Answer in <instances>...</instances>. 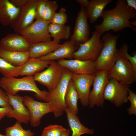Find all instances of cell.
<instances>
[{"label": "cell", "instance_id": "obj_1", "mask_svg": "<svg viewBox=\"0 0 136 136\" xmlns=\"http://www.w3.org/2000/svg\"><path fill=\"white\" fill-rule=\"evenodd\" d=\"M101 17L102 22L95 25L94 28L101 35L110 30L117 32L127 27L131 28L136 32V28L130 24L129 20L136 19V10L128 6L126 0H117L115 7L103 11Z\"/></svg>", "mask_w": 136, "mask_h": 136}, {"label": "cell", "instance_id": "obj_2", "mask_svg": "<svg viewBox=\"0 0 136 136\" xmlns=\"http://www.w3.org/2000/svg\"><path fill=\"white\" fill-rule=\"evenodd\" d=\"M33 76H26L21 78L3 77L0 79V87L7 94L14 95L20 91L34 92L38 99L46 102L48 91L41 90L37 87Z\"/></svg>", "mask_w": 136, "mask_h": 136}, {"label": "cell", "instance_id": "obj_3", "mask_svg": "<svg viewBox=\"0 0 136 136\" xmlns=\"http://www.w3.org/2000/svg\"><path fill=\"white\" fill-rule=\"evenodd\" d=\"M118 35L107 33L102 37L103 45L97 58L95 61L98 71H109L113 66L119 55V50L116 48Z\"/></svg>", "mask_w": 136, "mask_h": 136}, {"label": "cell", "instance_id": "obj_4", "mask_svg": "<svg viewBox=\"0 0 136 136\" xmlns=\"http://www.w3.org/2000/svg\"><path fill=\"white\" fill-rule=\"evenodd\" d=\"M72 74L71 72L63 67L62 76L59 83L54 89L48 91L46 102L51 104L54 109L53 113L55 118L60 117L66 108L65 96Z\"/></svg>", "mask_w": 136, "mask_h": 136}, {"label": "cell", "instance_id": "obj_5", "mask_svg": "<svg viewBox=\"0 0 136 136\" xmlns=\"http://www.w3.org/2000/svg\"><path fill=\"white\" fill-rule=\"evenodd\" d=\"M100 32L95 30L92 33L90 38L81 45L78 49L74 53L73 58L82 60L95 61L103 48V42Z\"/></svg>", "mask_w": 136, "mask_h": 136}, {"label": "cell", "instance_id": "obj_6", "mask_svg": "<svg viewBox=\"0 0 136 136\" xmlns=\"http://www.w3.org/2000/svg\"><path fill=\"white\" fill-rule=\"evenodd\" d=\"M108 78L129 85L135 82L136 75L129 61L120 55L112 67L108 71Z\"/></svg>", "mask_w": 136, "mask_h": 136}, {"label": "cell", "instance_id": "obj_7", "mask_svg": "<svg viewBox=\"0 0 136 136\" xmlns=\"http://www.w3.org/2000/svg\"><path fill=\"white\" fill-rule=\"evenodd\" d=\"M50 21L43 19H37L22 30L19 34L30 43L51 40L48 29Z\"/></svg>", "mask_w": 136, "mask_h": 136}, {"label": "cell", "instance_id": "obj_8", "mask_svg": "<svg viewBox=\"0 0 136 136\" xmlns=\"http://www.w3.org/2000/svg\"><path fill=\"white\" fill-rule=\"evenodd\" d=\"M129 85L111 79L107 83L104 91V100L109 101L119 107L128 101L127 99Z\"/></svg>", "mask_w": 136, "mask_h": 136}, {"label": "cell", "instance_id": "obj_9", "mask_svg": "<svg viewBox=\"0 0 136 136\" xmlns=\"http://www.w3.org/2000/svg\"><path fill=\"white\" fill-rule=\"evenodd\" d=\"M63 67L57 61H52L45 70L33 76L37 81L46 86L51 91L54 89L60 81L62 75Z\"/></svg>", "mask_w": 136, "mask_h": 136}, {"label": "cell", "instance_id": "obj_10", "mask_svg": "<svg viewBox=\"0 0 136 136\" xmlns=\"http://www.w3.org/2000/svg\"><path fill=\"white\" fill-rule=\"evenodd\" d=\"M108 71L105 70L100 71L95 74L92 84L93 88L89 96V105L90 108H93L95 106H103L104 93L109 80Z\"/></svg>", "mask_w": 136, "mask_h": 136}, {"label": "cell", "instance_id": "obj_11", "mask_svg": "<svg viewBox=\"0 0 136 136\" xmlns=\"http://www.w3.org/2000/svg\"><path fill=\"white\" fill-rule=\"evenodd\" d=\"M39 0H29L20 8V12L14 21L11 25L15 33H19L28 27L35 19L36 8Z\"/></svg>", "mask_w": 136, "mask_h": 136}, {"label": "cell", "instance_id": "obj_12", "mask_svg": "<svg viewBox=\"0 0 136 136\" xmlns=\"http://www.w3.org/2000/svg\"><path fill=\"white\" fill-rule=\"evenodd\" d=\"M88 18L86 8L81 7L76 19L73 32L70 37L71 41L81 45L89 40L90 30Z\"/></svg>", "mask_w": 136, "mask_h": 136}, {"label": "cell", "instance_id": "obj_13", "mask_svg": "<svg viewBox=\"0 0 136 136\" xmlns=\"http://www.w3.org/2000/svg\"><path fill=\"white\" fill-rule=\"evenodd\" d=\"M95 74H72L71 79L81 104L85 107L89 105L90 88L93 84Z\"/></svg>", "mask_w": 136, "mask_h": 136}, {"label": "cell", "instance_id": "obj_14", "mask_svg": "<svg viewBox=\"0 0 136 136\" xmlns=\"http://www.w3.org/2000/svg\"><path fill=\"white\" fill-rule=\"evenodd\" d=\"M57 62L73 74H94L98 72L94 61L63 59L58 60Z\"/></svg>", "mask_w": 136, "mask_h": 136}, {"label": "cell", "instance_id": "obj_15", "mask_svg": "<svg viewBox=\"0 0 136 136\" xmlns=\"http://www.w3.org/2000/svg\"><path fill=\"white\" fill-rule=\"evenodd\" d=\"M7 94L9 103L12 108L7 116L15 119L21 123L28 124L30 120V113L23 104V96L17 94L12 95Z\"/></svg>", "mask_w": 136, "mask_h": 136}, {"label": "cell", "instance_id": "obj_16", "mask_svg": "<svg viewBox=\"0 0 136 136\" xmlns=\"http://www.w3.org/2000/svg\"><path fill=\"white\" fill-rule=\"evenodd\" d=\"M31 45L22 36L16 33L9 34L0 41V47L8 51L29 52Z\"/></svg>", "mask_w": 136, "mask_h": 136}, {"label": "cell", "instance_id": "obj_17", "mask_svg": "<svg viewBox=\"0 0 136 136\" xmlns=\"http://www.w3.org/2000/svg\"><path fill=\"white\" fill-rule=\"evenodd\" d=\"M80 45L71 40L68 41L63 43L54 51L39 58L43 60L52 61L65 58L72 59L74 53Z\"/></svg>", "mask_w": 136, "mask_h": 136}, {"label": "cell", "instance_id": "obj_18", "mask_svg": "<svg viewBox=\"0 0 136 136\" xmlns=\"http://www.w3.org/2000/svg\"><path fill=\"white\" fill-rule=\"evenodd\" d=\"M20 8L14 5L10 0H0V24L10 25L18 16Z\"/></svg>", "mask_w": 136, "mask_h": 136}, {"label": "cell", "instance_id": "obj_19", "mask_svg": "<svg viewBox=\"0 0 136 136\" xmlns=\"http://www.w3.org/2000/svg\"><path fill=\"white\" fill-rule=\"evenodd\" d=\"M61 45L53 40L31 44L29 52L30 58H39L46 55L59 48Z\"/></svg>", "mask_w": 136, "mask_h": 136}, {"label": "cell", "instance_id": "obj_20", "mask_svg": "<svg viewBox=\"0 0 136 136\" xmlns=\"http://www.w3.org/2000/svg\"><path fill=\"white\" fill-rule=\"evenodd\" d=\"M66 114L69 126L72 131L71 136H80L87 134H93L94 129H90L84 126L80 122L79 118L67 108L64 111Z\"/></svg>", "mask_w": 136, "mask_h": 136}, {"label": "cell", "instance_id": "obj_21", "mask_svg": "<svg viewBox=\"0 0 136 136\" xmlns=\"http://www.w3.org/2000/svg\"><path fill=\"white\" fill-rule=\"evenodd\" d=\"M51 61L39 58H30L23 65L20 76H33L47 67Z\"/></svg>", "mask_w": 136, "mask_h": 136}, {"label": "cell", "instance_id": "obj_22", "mask_svg": "<svg viewBox=\"0 0 136 136\" xmlns=\"http://www.w3.org/2000/svg\"><path fill=\"white\" fill-rule=\"evenodd\" d=\"M0 57L15 66H21L30 58L29 52L9 51L0 47Z\"/></svg>", "mask_w": 136, "mask_h": 136}, {"label": "cell", "instance_id": "obj_23", "mask_svg": "<svg viewBox=\"0 0 136 136\" xmlns=\"http://www.w3.org/2000/svg\"><path fill=\"white\" fill-rule=\"evenodd\" d=\"M113 2L112 0H91L86 8L88 18L91 23L95 22L101 16L105 6Z\"/></svg>", "mask_w": 136, "mask_h": 136}, {"label": "cell", "instance_id": "obj_24", "mask_svg": "<svg viewBox=\"0 0 136 136\" xmlns=\"http://www.w3.org/2000/svg\"><path fill=\"white\" fill-rule=\"evenodd\" d=\"M48 31L53 40L59 44L62 40H68L71 35V27L65 25L50 23Z\"/></svg>", "mask_w": 136, "mask_h": 136}, {"label": "cell", "instance_id": "obj_25", "mask_svg": "<svg viewBox=\"0 0 136 136\" xmlns=\"http://www.w3.org/2000/svg\"><path fill=\"white\" fill-rule=\"evenodd\" d=\"M79 98L78 93L71 79L68 84L65 96L66 108L76 115L78 113V102Z\"/></svg>", "mask_w": 136, "mask_h": 136}, {"label": "cell", "instance_id": "obj_26", "mask_svg": "<svg viewBox=\"0 0 136 136\" xmlns=\"http://www.w3.org/2000/svg\"><path fill=\"white\" fill-rule=\"evenodd\" d=\"M23 65L15 66L0 57V73L6 77H16L20 76Z\"/></svg>", "mask_w": 136, "mask_h": 136}, {"label": "cell", "instance_id": "obj_27", "mask_svg": "<svg viewBox=\"0 0 136 136\" xmlns=\"http://www.w3.org/2000/svg\"><path fill=\"white\" fill-rule=\"evenodd\" d=\"M23 101L24 105L29 111L40 109H51L54 111V109L50 102L38 101L32 97L27 95L23 96Z\"/></svg>", "mask_w": 136, "mask_h": 136}, {"label": "cell", "instance_id": "obj_28", "mask_svg": "<svg viewBox=\"0 0 136 136\" xmlns=\"http://www.w3.org/2000/svg\"><path fill=\"white\" fill-rule=\"evenodd\" d=\"M6 136H33L34 133L23 128L21 123L16 122L12 126L5 129Z\"/></svg>", "mask_w": 136, "mask_h": 136}, {"label": "cell", "instance_id": "obj_29", "mask_svg": "<svg viewBox=\"0 0 136 136\" xmlns=\"http://www.w3.org/2000/svg\"><path fill=\"white\" fill-rule=\"evenodd\" d=\"M30 115V122L31 125L34 127L39 126L41 122V119L46 114L53 113V110L51 109H40L29 111Z\"/></svg>", "mask_w": 136, "mask_h": 136}, {"label": "cell", "instance_id": "obj_30", "mask_svg": "<svg viewBox=\"0 0 136 136\" xmlns=\"http://www.w3.org/2000/svg\"><path fill=\"white\" fill-rule=\"evenodd\" d=\"M66 129L60 125H49L44 129L41 136H62Z\"/></svg>", "mask_w": 136, "mask_h": 136}, {"label": "cell", "instance_id": "obj_31", "mask_svg": "<svg viewBox=\"0 0 136 136\" xmlns=\"http://www.w3.org/2000/svg\"><path fill=\"white\" fill-rule=\"evenodd\" d=\"M129 46L123 44L121 47L119 51V54L128 60L131 63L133 71L136 75V54L134 53L133 56H131L128 53Z\"/></svg>", "mask_w": 136, "mask_h": 136}, {"label": "cell", "instance_id": "obj_32", "mask_svg": "<svg viewBox=\"0 0 136 136\" xmlns=\"http://www.w3.org/2000/svg\"><path fill=\"white\" fill-rule=\"evenodd\" d=\"M58 7V5L56 1L48 0L43 19L46 21H50Z\"/></svg>", "mask_w": 136, "mask_h": 136}, {"label": "cell", "instance_id": "obj_33", "mask_svg": "<svg viewBox=\"0 0 136 136\" xmlns=\"http://www.w3.org/2000/svg\"><path fill=\"white\" fill-rule=\"evenodd\" d=\"M68 17L66 10L61 7L58 12H56L52 17L51 23L59 24L65 25L67 21Z\"/></svg>", "mask_w": 136, "mask_h": 136}, {"label": "cell", "instance_id": "obj_34", "mask_svg": "<svg viewBox=\"0 0 136 136\" xmlns=\"http://www.w3.org/2000/svg\"><path fill=\"white\" fill-rule=\"evenodd\" d=\"M48 0H39L36 8L35 19L36 20L43 19Z\"/></svg>", "mask_w": 136, "mask_h": 136}, {"label": "cell", "instance_id": "obj_35", "mask_svg": "<svg viewBox=\"0 0 136 136\" xmlns=\"http://www.w3.org/2000/svg\"><path fill=\"white\" fill-rule=\"evenodd\" d=\"M127 99L130 103V107L127 110L129 115H136V94L129 88L128 90Z\"/></svg>", "mask_w": 136, "mask_h": 136}, {"label": "cell", "instance_id": "obj_36", "mask_svg": "<svg viewBox=\"0 0 136 136\" xmlns=\"http://www.w3.org/2000/svg\"><path fill=\"white\" fill-rule=\"evenodd\" d=\"M0 107H12L9 103V97L7 93L1 88H0Z\"/></svg>", "mask_w": 136, "mask_h": 136}, {"label": "cell", "instance_id": "obj_37", "mask_svg": "<svg viewBox=\"0 0 136 136\" xmlns=\"http://www.w3.org/2000/svg\"><path fill=\"white\" fill-rule=\"evenodd\" d=\"M12 110V107H0V120L5 116H7L9 112Z\"/></svg>", "mask_w": 136, "mask_h": 136}, {"label": "cell", "instance_id": "obj_38", "mask_svg": "<svg viewBox=\"0 0 136 136\" xmlns=\"http://www.w3.org/2000/svg\"><path fill=\"white\" fill-rule=\"evenodd\" d=\"M10 1L15 6L20 8L28 3L29 0H10Z\"/></svg>", "mask_w": 136, "mask_h": 136}, {"label": "cell", "instance_id": "obj_39", "mask_svg": "<svg viewBox=\"0 0 136 136\" xmlns=\"http://www.w3.org/2000/svg\"><path fill=\"white\" fill-rule=\"evenodd\" d=\"M126 1L128 6L136 10V0H126Z\"/></svg>", "mask_w": 136, "mask_h": 136}, {"label": "cell", "instance_id": "obj_40", "mask_svg": "<svg viewBox=\"0 0 136 136\" xmlns=\"http://www.w3.org/2000/svg\"><path fill=\"white\" fill-rule=\"evenodd\" d=\"M76 1L80 5L81 7L86 8L88 7L90 1L87 0H77Z\"/></svg>", "mask_w": 136, "mask_h": 136}, {"label": "cell", "instance_id": "obj_41", "mask_svg": "<svg viewBox=\"0 0 136 136\" xmlns=\"http://www.w3.org/2000/svg\"><path fill=\"white\" fill-rule=\"evenodd\" d=\"M70 130V129H66L62 136H69Z\"/></svg>", "mask_w": 136, "mask_h": 136}, {"label": "cell", "instance_id": "obj_42", "mask_svg": "<svg viewBox=\"0 0 136 136\" xmlns=\"http://www.w3.org/2000/svg\"><path fill=\"white\" fill-rule=\"evenodd\" d=\"M130 24L132 25L135 26H136V21L135 20H133V21H130Z\"/></svg>", "mask_w": 136, "mask_h": 136}, {"label": "cell", "instance_id": "obj_43", "mask_svg": "<svg viewBox=\"0 0 136 136\" xmlns=\"http://www.w3.org/2000/svg\"><path fill=\"white\" fill-rule=\"evenodd\" d=\"M0 136H6V135H4L0 133Z\"/></svg>", "mask_w": 136, "mask_h": 136}]
</instances>
